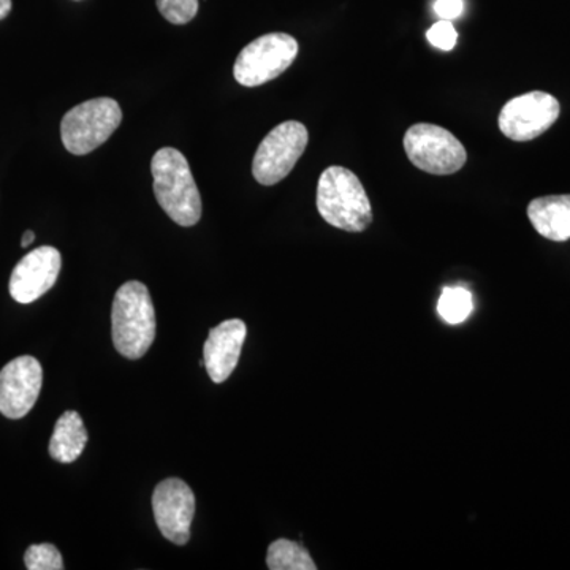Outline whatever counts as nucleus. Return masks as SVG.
Masks as SVG:
<instances>
[{
    "mask_svg": "<svg viewBox=\"0 0 570 570\" xmlns=\"http://www.w3.org/2000/svg\"><path fill=\"white\" fill-rule=\"evenodd\" d=\"M111 335L116 351L129 360L141 358L156 337V313L148 287L138 281L122 284L111 307Z\"/></svg>",
    "mask_w": 570,
    "mask_h": 570,
    "instance_id": "obj_1",
    "label": "nucleus"
},
{
    "mask_svg": "<svg viewBox=\"0 0 570 570\" xmlns=\"http://www.w3.org/2000/svg\"><path fill=\"white\" fill-rule=\"evenodd\" d=\"M154 194L174 223L193 227L202 217V197L181 151L163 148L153 157Z\"/></svg>",
    "mask_w": 570,
    "mask_h": 570,
    "instance_id": "obj_2",
    "label": "nucleus"
},
{
    "mask_svg": "<svg viewBox=\"0 0 570 570\" xmlns=\"http://www.w3.org/2000/svg\"><path fill=\"white\" fill-rule=\"evenodd\" d=\"M317 209L325 223L351 234L365 232L373 223V208L358 176L337 165L318 179Z\"/></svg>",
    "mask_w": 570,
    "mask_h": 570,
    "instance_id": "obj_3",
    "label": "nucleus"
},
{
    "mask_svg": "<svg viewBox=\"0 0 570 570\" xmlns=\"http://www.w3.org/2000/svg\"><path fill=\"white\" fill-rule=\"evenodd\" d=\"M121 121V107L108 97L77 105L62 118L63 146L75 156H85L102 146Z\"/></svg>",
    "mask_w": 570,
    "mask_h": 570,
    "instance_id": "obj_4",
    "label": "nucleus"
},
{
    "mask_svg": "<svg viewBox=\"0 0 570 570\" xmlns=\"http://www.w3.org/2000/svg\"><path fill=\"white\" fill-rule=\"evenodd\" d=\"M409 160L431 175H453L464 167L468 153L459 138L434 124H415L404 135Z\"/></svg>",
    "mask_w": 570,
    "mask_h": 570,
    "instance_id": "obj_5",
    "label": "nucleus"
},
{
    "mask_svg": "<svg viewBox=\"0 0 570 570\" xmlns=\"http://www.w3.org/2000/svg\"><path fill=\"white\" fill-rule=\"evenodd\" d=\"M298 55V41L288 33L273 32L258 37L236 58L235 80L246 88L265 85L283 75Z\"/></svg>",
    "mask_w": 570,
    "mask_h": 570,
    "instance_id": "obj_6",
    "label": "nucleus"
},
{
    "mask_svg": "<svg viewBox=\"0 0 570 570\" xmlns=\"http://www.w3.org/2000/svg\"><path fill=\"white\" fill-rule=\"evenodd\" d=\"M307 129L298 121H285L275 127L258 146L254 156L253 175L262 186H275L288 176L305 153Z\"/></svg>",
    "mask_w": 570,
    "mask_h": 570,
    "instance_id": "obj_7",
    "label": "nucleus"
},
{
    "mask_svg": "<svg viewBox=\"0 0 570 570\" xmlns=\"http://www.w3.org/2000/svg\"><path fill=\"white\" fill-rule=\"evenodd\" d=\"M560 102L550 94L534 91L515 97L499 112V129L513 141H531L557 122Z\"/></svg>",
    "mask_w": 570,
    "mask_h": 570,
    "instance_id": "obj_8",
    "label": "nucleus"
},
{
    "mask_svg": "<svg viewBox=\"0 0 570 570\" xmlns=\"http://www.w3.org/2000/svg\"><path fill=\"white\" fill-rule=\"evenodd\" d=\"M154 519L165 539L186 546L195 515L194 491L181 479H165L153 494Z\"/></svg>",
    "mask_w": 570,
    "mask_h": 570,
    "instance_id": "obj_9",
    "label": "nucleus"
},
{
    "mask_svg": "<svg viewBox=\"0 0 570 570\" xmlns=\"http://www.w3.org/2000/svg\"><path fill=\"white\" fill-rule=\"evenodd\" d=\"M43 370L39 360L22 355L0 371V414L7 419L26 417L39 400Z\"/></svg>",
    "mask_w": 570,
    "mask_h": 570,
    "instance_id": "obj_10",
    "label": "nucleus"
},
{
    "mask_svg": "<svg viewBox=\"0 0 570 570\" xmlns=\"http://www.w3.org/2000/svg\"><path fill=\"white\" fill-rule=\"evenodd\" d=\"M62 257L56 247L41 246L24 255L10 277V295L14 302L29 305L51 291L61 273Z\"/></svg>",
    "mask_w": 570,
    "mask_h": 570,
    "instance_id": "obj_11",
    "label": "nucleus"
},
{
    "mask_svg": "<svg viewBox=\"0 0 570 570\" xmlns=\"http://www.w3.org/2000/svg\"><path fill=\"white\" fill-rule=\"evenodd\" d=\"M246 335V324L239 318H230L209 330L204 347V365L214 384H223L234 373Z\"/></svg>",
    "mask_w": 570,
    "mask_h": 570,
    "instance_id": "obj_12",
    "label": "nucleus"
},
{
    "mask_svg": "<svg viewBox=\"0 0 570 570\" xmlns=\"http://www.w3.org/2000/svg\"><path fill=\"white\" fill-rule=\"evenodd\" d=\"M528 217L539 235L551 242L570 238V195H549L532 200Z\"/></svg>",
    "mask_w": 570,
    "mask_h": 570,
    "instance_id": "obj_13",
    "label": "nucleus"
},
{
    "mask_svg": "<svg viewBox=\"0 0 570 570\" xmlns=\"http://www.w3.org/2000/svg\"><path fill=\"white\" fill-rule=\"evenodd\" d=\"M88 444V431L80 414L75 411L63 412L50 441V455L59 463L69 464L80 459L82 450Z\"/></svg>",
    "mask_w": 570,
    "mask_h": 570,
    "instance_id": "obj_14",
    "label": "nucleus"
},
{
    "mask_svg": "<svg viewBox=\"0 0 570 570\" xmlns=\"http://www.w3.org/2000/svg\"><path fill=\"white\" fill-rule=\"evenodd\" d=\"M266 566L272 570H316V562L309 551L299 543L287 539H277L269 546Z\"/></svg>",
    "mask_w": 570,
    "mask_h": 570,
    "instance_id": "obj_15",
    "label": "nucleus"
},
{
    "mask_svg": "<svg viewBox=\"0 0 570 570\" xmlns=\"http://www.w3.org/2000/svg\"><path fill=\"white\" fill-rule=\"evenodd\" d=\"M472 305L471 292L464 287H445L438 302V313L442 321L450 325L463 324L471 316Z\"/></svg>",
    "mask_w": 570,
    "mask_h": 570,
    "instance_id": "obj_16",
    "label": "nucleus"
},
{
    "mask_svg": "<svg viewBox=\"0 0 570 570\" xmlns=\"http://www.w3.org/2000/svg\"><path fill=\"white\" fill-rule=\"evenodd\" d=\"M24 564L29 570H62L61 551L51 543L29 547L24 554Z\"/></svg>",
    "mask_w": 570,
    "mask_h": 570,
    "instance_id": "obj_17",
    "label": "nucleus"
},
{
    "mask_svg": "<svg viewBox=\"0 0 570 570\" xmlns=\"http://www.w3.org/2000/svg\"><path fill=\"white\" fill-rule=\"evenodd\" d=\"M157 9L171 24H187L198 11V0H157Z\"/></svg>",
    "mask_w": 570,
    "mask_h": 570,
    "instance_id": "obj_18",
    "label": "nucleus"
},
{
    "mask_svg": "<svg viewBox=\"0 0 570 570\" xmlns=\"http://www.w3.org/2000/svg\"><path fill=\"white\" fill-rule=\"evenodd\" d=\"M428 41L442 51H452L459 40V32L452 21L441 20L426 32Z\"/></svg>",
    "mask_w": 570,
    "mask_h": 570,
    "instance_id": "obj_19",
    "label": "nucleus"
},
{
    "mask_svg": "<svg viewBox=\"0 0 570 570\" xmlns=\"http://www.w3.org/2000/svg\"><path fill=\"white\" fill-rule=\"evenodd\" d=\"M463 0H436L434 11L441 20L453 21L463 13Z\"/></svg>",
    "mask_w": 570,
    "mask_h": 570,
    "instance_id": "obj_20",
    "label": "nucleus"
},
{
    "mask_svg": "<svg viewBox=\"0 0 570 570\" xmlns=\"http://www.w3.org/2000/svg\"><path fill=\"white\" fill-rule=\"evenodd\" d=\"M11 11V0H0V21L6 20Z\"/></svg>",
    "mask_w": 570,
    "mask_h": 570,
    "instance_id": "obj_21",
    "label": "nucleus"
},
{
    "mask_svg": "<svg viewBox=\"0 0 570 570\" xmlns=\"http://www.w3.org/2000/svg\"><path fill=\"white\" fill-rule=\"evenodd\" d=\"M33 242H36V234H33V232H31V230H28V232H26L24 235H22L21 246L22 247L31 246Z\"/></svg>",
    "mask_w": 570,
    "mask_h": 570,
    "instance_id": "obj_22",
    "label": "nucleus"
}]
</instances>
